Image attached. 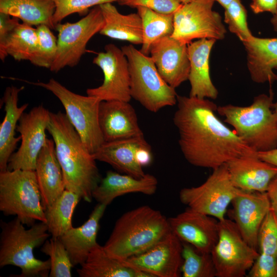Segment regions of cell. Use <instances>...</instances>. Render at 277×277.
Here are the masks:
<instances>
[{"label": "cell", "instance_id": "cell-1", "mask_svg": "<svg viewBox=\"0 0 277 277\" xmlns=\"http://www.w3.org/2000/svg\"><path fill=\"white\" fill-rule=\"evenodd\" d=\"M173 121L186 161L215 169L240 156L256 152L215 114L217 105L207 98L177 95Z\"/></svg>", "mask_w": 277, "mask_h": 277}, {"label": "cell", "instance_id": "cell-2", "mask_svg": "<svg viewBox=\"0 0 277 277\" xmlns=\"http://www.w3.org/2000/svg\"><path fill=\"white\" fill-rule=\"evenodd\" d=\"M52 137L65 188L87 202L102 178L96 160L87 149L66 113H50L47 130Z\"/></svg>", "mask_w": 277, "mask_h": 277}, {"label": "cell", "instance_id": "cell-3", "mask_svg": "<svg viewBox=\"0 0 277 277\" xmlns=\"http://www.w3.org/2000/svg\"><path fill=\"white\" fill-rule=\"evenodd\" d=\"M170 231L168 218L143 205L117 219L103 247L112 256L124 261L146 251Z\"/></svg>", "mask_w": 277, "mask_h": 277}, {"label": "cell", "instance_id": "cell-4", "mask_svg": "<svg viewBox=\"0 0 277 277\" xmlns=\"http://www.w3.org/2000/svg\"><path fill=\"white\" fill-rule=\"evenodd\" d=\"M0 267L13 265L19 267L18 277H47L50 261L36 258L35 248L42 246L50 236L46 223L38 222L27 229L16 217L9 222L1 221Z\"/></svg>", "mask_w": 277, "mask_h": 277}, {"label": "cell", "instance_id": "cell-5", "mask_svg": "<svg viewBox=\"0 0 277 277\" xmlns=\"http://www.w3.org/2000/svg\"><path fill=\"white\" fill-rule=\"evenodd\" d=\"M273 100L271 91L255 96L248 106L228 104L218 106L216 111L248 147L256 152L267 151L277 148V112Z\"/></svg>", "mask_w": 277, "mask_h": 277}, {"label": "cell", "instance_id": "cell-6", "mask_svg": "<svg viewBox=\"0 0 277 277\" xmlns=\"http://www.w3.org/2000/svg\"><path fill=\"white\" fill-rule=\"evenodd\" d=\"M0 210L6 215H15L27 226L36 221L46 223L35 170L0 172Z\"/></svg>", "mask_w": 277, "mask_h": 277}, {"label": "cell", "instance_id": "cell-7", "mask_svg": "<svg viewBox=\"0 0 277 277\" xmlns=\"http://www.w3.org/2000/svg\"><path fill=\"white\" fill-rule=\"evenodd\" d=\"M121 49L128 61L131 98L152 112L176 104L177 94L175 88L162 77L149 55L144 54L132 44L124 46Z\"/></svg>", "mask_w": 277, "mask_h": 277}, {"label": "cell", "instance_id": "cell-8", "mask_svg": "<svg viewBox=\"0 0 277 277\" xmlns=\"http://www.w3.org/2000/svg\"><path fill=\"white\" fill-rule=\"evenodd\" d=\"M26 83L41 87L52 92L62 104L69 121L83 143L92 154L105 142L98 121L101 100L98 97L75 93L54 78L47 83Z\"/></svg>", "mask_w": 277, "mask_h": 277}, {"label": "cell", "instance_id": "cell-9", "mask_svg": "<svg viewBox=\"0 0 277 277\" xmlns=\"http://www.w3.org/2000/svg\"><path fill=\"white\" fill-rule=\"evenodd\" d=\"M239 191L231 181L226 164L213 169L200 186L182 189L179 198L188 208L220 221L225 219L227 207Z\"/></svg>", "mask_w": 277, "mask_h": 277}, {"label": "cell", "instance_id": "cell-10", "mask_svg": "<svg viewBox=\"0 0 277 277\" xmlns=\"http://www.w3.org/2000/svg\"><path fill=\"white\" fill-rule=\"evenodd\" d=\"M217 241L211 254L217 277H243L260 253L249 245L234 222L219 221Z\"/></svg>", "mask_w": 277, "mask_h": 277}, {"label": "cell", "instance_id": "cell-11", "mask_svg": "<svg viewBox=\"0 0 277 277\" xmlns=\"http://www.w3.org/2000/svg\"><path fill=\"white\" fill-rule=\"evenodd\" d=\"M214 0H192L173 13L171 37L188 45L194 39L225 38L227 31L222 17L213 10Z\"/></svg>", "mask_w": 277, "mask_h": 277}, {"label": "cell", "instance_id": "cell-12", "mask_svg": "<svg viewBox=\"0 0 277 277\" xmlns=\"http://www.w3.org/2000/svg\"><path fill=\"white\" fill-rule=\"evenodd\" d=\"M104 24L100 6L94 7L81 19L75 23L56 25L58 32L57 49L54 60L49 68L57 72L67 66L74 67L87 51L89 40L100 32Z\"/></svg>", "mask_w": 277, "mask_h": 277}, {"label": "cell", "instance_id": "cell-13", "mask_svg": "<svg viewBox=\"0 0 277 277\" xmlns=\"http://www.w3.org/2000/svg\"><path fill=\"white\" fill-rule=\"evenodd\" d=\"M50 113L40 105L22 114L16 128L21 143L17 151L9 159L8 170H35L37 157L47 139L46 130Z\"/></svg>", "mask_w": 277, "mask_h": 277}, {"label": "cell", "instance_id": "cell-14", "mask_svg": "<svg viewBox=\"0 0 277 277\" xmlns=\"http://www.w3.org/2000/svg\"><path fill=\"white\" fill-rule=\"evenodd\" d=\"M93 59V63L98 66L104 74L102 84L96 88H88V95L101 101L118 100L130 102V73L127 57L122 50L113 44L105 47Z\"/></svg>", "mask_w": 277, "mask_h": 277}, {"label": "cell", "instance_id": "cell-15", "mask_svg": "<svg viewBox=\"0 0 277 277\" xmlns=\"http://www.w3.org/2000/svg\"><path fill=\"white\" fill-rule=\"evenodd\" d=\"M182 242L171 231L146 251L123 261L151 277H179L181 274Z\"/></svg>", "mask_w": 277, "mask_h": 277}, {"label": "cell", "instance_id": "cell-16", "mask_svg": "<svg viewBox=\"0 0 277 277\" xmlns=\"http://www.w3.org/2000/svg\"><path fill=\"white\" fill-rule=\"evenodd\" d=\"M171 231L182 242L199 251L211 253L219 235V221L188 207L168 218Z\"/></svg>", "mask_w": 277, "mask_h": 277}, {"label": "cell", "instance_id": "cell-17", "mask_svg": "<svg viewBox=\"0 0 277 277\" xmlns=\"http://www.w3.org/2000/svg\"><path fill=\"white\" fill-rule=\"evenodd\" d=\"M149 56L164 80L173 88L188 80L190 62L187 45L171 36L164 37L151 46Z\"/></svg>", "mask_w": 277, "mask_h": 277}, {"label": "cell", "instance_id": "cell-18", "mask_svg": "<svg viewBox=\"0 0 277 277\" xmlns=\"http://www.w3.org/2000/svg\"><path fill=\"white\" fill-rule=\"evenodd\" d=\"M231 203L234 222L241 235L249 245L258 250L259 229L271 208L266 192L239 189Z\"/></svg>", "mask_w": 277, "mask_h": 277}, {"label": "cell", "instance_id": "cell-19", "mask_svg": "<svg viewBox=\"0 0 277 277\" xmlns=\"http://www.w3.org/2000/svg\"><path fill=\"white\" fill-rule=\"evenodd\" d=\"M98 121L105 142L144 136L135 109L129 102L102 101Z\"/></svg>", "mask_w": 277, "mask_h": 277}, {"label": "cell", "instance_id": "cell-20", "mask_svg": "<svg viewBox=\"0 0 277 277\" xmlns=\"http://www.w3.org/2000/svg\"><path fill=\"white\" fill-rule=\"evenodd\" d=\"M226 165L233 185L246 191L266 192L277 175V167L261 160L258 152L237 157Z\"/></svg>", "mask_w": 277, "mask_h": 277}, {"label": "cell", "instance_id": "cell-21", "mask_svg": "<svg viewBox=\"0 0 277 277\" xmlns=\"http://www.w3.org/2000/svg\"><path fill=\"white\" fill-rule=\"evenodd\" d=\"M149 146L144 136L105 142L93 155L96 161L107 163L125 174L141 178L146 173L139 163V155Z\"/></svg>", "mask_w": 277, "mask_h": 277}, {"label": "cell", "instance_id": "cell-22", "mask_svg": "<svg viewBox=\"0 0 277 277\" xmlns=\"http://www.w3.org/2000/svg\"><path fill=\"white\" fill-rule=\"evenodd\" d=\"M216 41L212 38H202L187 45L190 62V96L211 99L217 97L219 92L212 82L209 68L210 54Z\"/></svg>", "mask_w": 277, "mask_h": 277}, {"label": "cell", "instance_id": "cell-23", "mask_svg": "<svg viewBox=\"0 0 277 277\" xmlns=\"http://www.w3.org/2000/svg\"><path fill=\"white\" fill-rule=\"evenodd\" d=\"M157 184V179L150 174L136 178L109 170L93 191L92 197L98 203L108 206L115 198L128 193L152 195L156 191Z\"/></svg>", "mask_w": 277, "mask_h": 277}, {"label": "cell", "instance_id": "cell-24", "mask_svg": "<svg viewBox=\"0 0 277 277\" xmlns=\"http://www.w3.org/2000/svg\"><path fill=\"white\" fill-rule=\"evenodd\" d=\"M35 171L45 209L66 189L62 169L52 139L47 138L37 157Z\"/></svg>", "mask_w": 277, "mask_h": 277}, {"label": "cell", "instance_id": "cell-25", "mask_svg": "<svg viewBox=\"0 0 277 277\" xmlns=\"http://www.w3.org/2000/svg\"><path fill=\"white\" fill-rule=\"evenodd\" d=\"M247 54V66L251 80L256 83L272 84L277 80V37L252 36L243 42Z\"/></svg>", "mask_w": 277, "mask_h": 277}, {"label": "cell", "instance_id": "cell-26", "mask_svg": "<svg viewBox=\"0 0 277 277\" xmlns=\"http://www.w3.org/2000/svg\"><path fill=\"white\" fill-rule=\"evenodd\" d=\"M107 205L97 203L88 220L81 226L71 227L59 239L67 249L74 266L82 265L91 250L98 244L100 222Z\"/></svg>", "mask_w": 277, "mask_h": 277}, {"label": "cell", "instance_id": "cell-27", "mask_svg": "<svg viewBox=\"0 0 277 277\" xmlns=\"http://www.w3.org/2000/svg\"><path fill=\"white\" fill-rule=\"evenodd\" d=\"M24 88L23 86L8 87L2 98L5 114L0 125V172L8 170L9 159L21 140V136L15 135L17 124L28 106V103L18 105L19 93Z\"/></svg>", "mask_w": 277, "mask_h": 277}, {"label": "cell", "instance_id": "cell-28", "mask_svg": "<svg viewBox=\"0 0 277 277\" xmlns=\"http://www.w3.org/2000/svg\"><path fill=\"white\" fill-rule=\"evenodd\" d=\"M99 6L104 19V26L99 32L101 34L132 44L142 45V22L137 12L123 14L111 3Z\"/></svg>", "mask_w": 277, "mask_h": 277}, {"label": "cell", "instance_id": "cell-29", "mask_svg": "<svg viewBox=\"0 0 277 277\" xmlns=\"http://www.w3.org/2000/svg\"><path fill=\"white\" fill-rule=\"evenodd\" d=\"M77 272L80 277H151L110 255L97 244Z\"/></svg>", "mask_w": 277, "mask_h": 277}, {"label": "cell", "instance_id": "cell-30", "mask_svg": "<svg viewBox=\"0 0 277 277\" xmlns=\"http://www.w3.org/2000/svg\"><path fill=\"white\" fill-rule=\"evenodd\" d=\"M53 0H0V13L21 19L29 25H45L55 29Z\"/></svg>", "mask_w": 277, "mask_h": 277}, {"label": "cell", "instance_id": "cell-31", "mask_svg": "<svg viewBox=\"0 0 277 277\" xmlns=\"http://www.w3.org/2000/svg\"><path fill=\"white\" fill-rule=\"evenodd\" d=\"M37 49L36 28L19 23L0 43V58L4 61L8 55H10L17 61L27 60L30 62Z\"/></svg>", "mask_w": 277, "mask_h": 277}, {"label": "cell", "instance_id": "cell-32", "mask_svg": "<svg viewBox=\"0 0 277 277\" xmlns=\"http://www.w3.org/2000/svg\"><path fill=\"white\" fill-rule=\"evenodd\" d=\"M81 199L78 194L65 189L51 205L45 209L46 224L52 238H60L73 227V212Z\"/></svg>", "mask_w": 277, "mask_h": 277}, {"label": "cell", "instance_id": "cell-33", "mask_svg": "<svg viewBox=\"0 0 277 277\" xmlns=\"http://www.w3.org/2000/svg\"><path fill=\"white\" fill-rule=\"evenodd\" d=\"M136 9L142 19L143 27V42L140 50L149 55L151 47L154 43L172 34L173 14L161 13L142 7Z\"/></svg>", "mask_w": 277, "mask_h": 277}, {"label": "cell", "instance_id": "cell-34", "mask_svg": "<svg viewBox=\"0 0 277 277\" xmlns=\"http://www.w3.org/2000/svg\"><path fill=\"white\" fill-rule=\"evenodd\" d=\"M183 277H214L216 269L211 253L202 252L190 244L182 242Z\"/></svg>", "mask_w": 277, "mask_h": 277}, {"label": "cell", "instance_id": "cell-35", "mask_svg": "<svg viewBox=\"0 0 277 277\" xmlns=\"http://www.w3.org/2000/svg\"><path fill=\"white\" fill-rule=\"evenodd\" d=\"M41 251L49 256L50 277H71L74 267L65 247L60 239L51 238L42 245Z\"/></svg>", "mask_w": 277, "mask_h": 277}, {"label": "cell", "instance_id": "cell-36", "mask_svg": "<svg viewBox=\"0 0 277 277\" xmlns=\"http://www.w3.org/2000/svg\"><path fill=\"white\" fill-rule=\"evenodd\" d=\"M50 29L45 25H38L36 28L38 49L30 62L35 66L50 68L54 60L57 49V39Z\"/></svg>", "mask_w": 277, "mask_h": 277}, {"label": "cell", "instance_id": "cell-37", "mask_svg": "<svg viewBox=\"0 0 277 277\" xmlns=\"http://www.w3.org/2000/svg\"><path fill=\"white\" fill-rule=\"evenodd\" d=\"M224 9V21L231 33L242 43L253 36L247 24V10L241 0L233 1Z\"/></svg>", "mask_w": 277, "mask_h": 277}, {"label": "cell", "instance_id": "cell-38", "mask_svg": "<svg viewBox=\"0 0 277 277\" xmlns=\"http://www.w3.org/2000/svg\"><path fill=\"white\" fill-rule=\"evenodd\" d=\"M258 246L260 253L277 257V213L271 208L260 228Z\"/></svg>", "mask_w": 277, "mask_h": 277}, {"label": "cell", "instance_id": "cell-39", "mask_svg": "<svg viewBox=\"0 0 277 277\" xmlns=\"http://www.w3.org/2000/svg\"><path fill=\"white\" fill-rule=\"evenodd\" d=\"M55 10L53 16V23L55 25L61 23L67 16L74 13L86 14L93 6L118 2V0H53Z\"/></svg>", "mask_w": 277, "mask_h": 277}, {"label": "cell", "instance_id": "cell-40", "mask_svg": "<svg viewBox=\"0 0 277 277\" xmlns=\"http://www.w3.org/2000/svg\"><path fill=\"white\" fill-rule=\"evenodd\" d=\"M121 6L146 8L163 14H173L182 4L176 0H118Z\"/></svg>", "mask_w": 277, "mask_h": 277}, {"label": "cell", "instance_id": "cell-41", "mask_svg": "<svg viewBox=\"0 0 277 277\" xmlns=\"http://www.w3.org/2000/svg\"><path fill=\"white\" fill-rule=\"evenodd\" d=\"M250 277H277V257L260 253L249 270Z\"/></svg>", "mask_w": 277, "mask_h": 277}, {"label": "cell", "instance_id": "cell-42", "mask_svg": "<svg viewBox=\"0 0 277 277\" xmlns=\"http://www.w3.org/2000/svg\"><path fill=\"white\" fill-rule=\"evenodd\" d=\"M250 6L255 14L265 12L272 15L277 13V0H251Z\"/></svg>", "mask_w": 277, "mask_h": 277}, {"label": "cell", "instance_id": "cell-43", "mask_svg": "<svg viewBox=\"0 0 277 277\" xmlns=\"http://www.w3.org/2000/svg\"><path fill=\"white\" fill-rule=\"evenodd\" d=\"M266 192L270 202L271 208L277 213V175L270 183Z\"/></svg>", "mask_w": 277, "mask_h": 277}, {"label": "cell", "instance_id": "cell-44", "mask_svg": "<svg viewBox=\"0 0 277 277\" xmlns=\"http://www.w3.org/2000/svg\"><path fill=\"white\" fill-rule=\"evenodd\" d=\"M258 155L261 160L277 167V148L267 151L258 152Z\"/></svg>", "mask_w": 277, "mask_h": 277}, {"label": "cell", "instance_id": "cell-45", "mask_svg": "<svg viewBox=\"0 0 277 277\" xmlns=\"http://www.w3.org/2000/svg\"><path fill=\"white\" fill-rule=\"evenodd\" d=\"M218 2L224 9L227 7L231 3L236 0H214Z\"/></svg>", "mask_w": 277, "mask_h": 277}, {"label": "cell", "instance_id": "cell-46", "mask_svg": "<svg viewBox=\"0 0 277 277\" xmlns=\"http://www.w3.org/2000/svg\"><path fill=\"white\" fill-rule=\"evenodd\" d=\"M270 23L272 26L273 30L277 32V13L272 15L270 19Z\"/></svg>", "mask_w": 277, "mask_h": 277}, {"label": "cell", "instance_id": "cell-47", "mask_svg": "<svg viewBox=\"0 0 277 277\" xmlns=\"http://www.w3.org/2000/svg\"><path fill=\"white\" fill-rule=\"evenodd\" d=\"M176 1H179L181 4H183L188 3L191 2L192 0H176Z\"/></svg>", "mask_w": 277, "mask_h": 277}, {"label": "cell", "instance_id": "cell-48", "mask_svg": "<svg viewBox=\"0 0 277 277\" xmlns=\"http://www.w3.org/2000/svg\"><path fill=\"white\" fill-rule=\"evenodd\" d=\"M273 109L274 111L277 112V101L275 103H273Z\"/></svg>", "mask_w": 277, "mask_h": 277}]
</instances>
